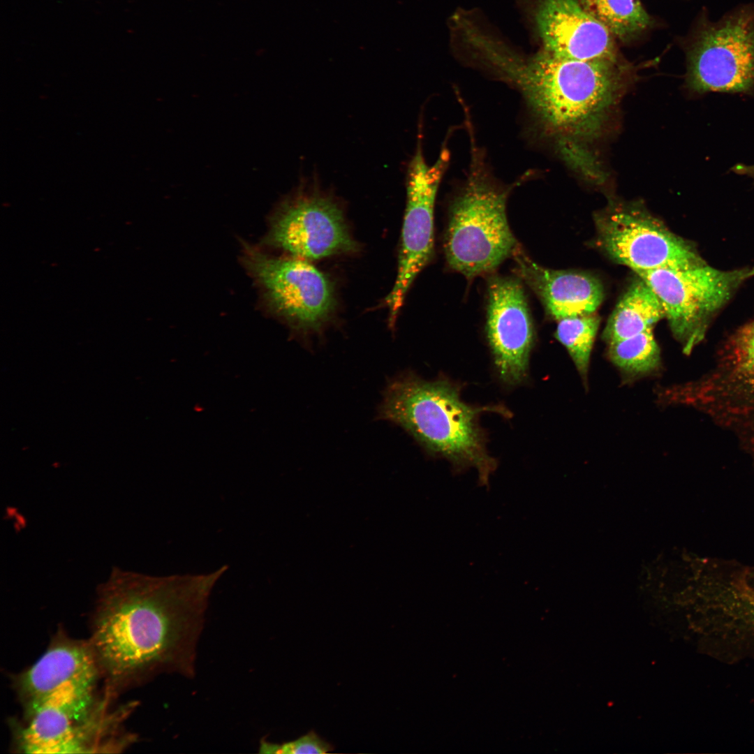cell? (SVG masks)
I'll return each instance as SVG.
<instances>
[{
    "instance_id": "1",
    "label": "cell",
    "mask_w": 754,
    "mask_h": 754,
    "mask_svg": "<svg viewBox=\"0 0 754 754\" xmlns=\"http://www.w3.org/2000/svg\"><path fill=\"white\" fill-rule=\"evenodd\" d=\"M226 570L163 577L112 570L98 591L88 640L106 693L163 672L193 674L209 596Z\"/></svg>"
},
{
    "instance_id": "4",
    "label": "cell",
    "mask_w": 754,
    "mask_h": 754,
    "mask_svg": "<svg viewBox=\"0 0 754 754\" xmlns=\"http://www.w3.org/2000/svg\"><path fill=\"white\" fill-rule=\"evenodd\" d=\"M98 683L71 682L23 709L11 725L15 748L27 753H82L123 748L117 739L124 713L110 714V695L101 700Z\"/></svg>"
},
{
    "instance_id": "8",
    "label": "cell",
    "mask_w": 754,
    "mask_h": 754,
    "mask_svg": "<svg viewBox=\"0 0 754 754\" xmlns=\"http://www.w3.org/2000/svg\"><path fill=\"white\" fill-rule=\"evenodd\" d=\"M450 153L443 148L429 165L419 137L406 174V205L404 216L398 270L394 286L385 299L389 325H394L406 293L429 262L434 248V212L438 189L447 168Z\"/></svg>"
},
{
    "instance_id": "13",
    "label": "cell",
    "mask_w": 754,
    "mask_h": 754,
    "mask_svg": "<svg viewBox=\"0 0 754 754\" xmlns=\"http://www.w3.org/2000/svg\"><path fill=\"white\" fill-rule=\"evenodd\" d=\"M534 19L542 50L569 59L617 63L614 36L580 0H538Z\"/></svg>"
},
{
    "instance_id": "21",
    "label": "cell",
    "mask_w": 754,
    "mask_h": 754,
    "mask_svg": "<svg viewBox=\"0 0 754 754\" xmlns=\"http://www.w3.org/2000/svg\"><path fill=\"white\" fill-rule=\"evenodd\" d=\"M738 342L744 365L754 373V320L743 330Z\"/></svg>"
},
{
    "instance_id": "3",
    "label": "cell",
    "mask_w": 754,
    "mask_h": 754,
    "mask_svg": "<svg viewBox=\"0 0 754 754\" xmlns=\"http://www.w3.org/2000/svg\"><path fill=\"white\" fill-rule=\"evenodd\" d=\"M487 411L510 415L503 406L466 404L448 381H427L409 374L389 383L379 413L406 429L429 453L447 459L456 470L475 468L480 485L487 487L497 462L486 449L478 422Z\"/></svg>"
},
{
    "instance_id": "10",
    "label": "cell",
    "mask_w": 754,
    "mask_h": 754,
    "mask_svg": "<svg viewBox=\"0 0 754 754\" xmlns=\"http://www.w3.org/2000/svg\"><path fill=\"white\" fill-rule=\"evenodd\" d=\"M693 92L748 93L754 89V22L741 15L707 30L689 57Z\"/></svg>"
},
{
    "instance_id": "6",
    "label": "cell",
    "mask_w": 754,
    "mask_h": 754,
    "mask_svg": "<svg viewBox=\"0 0 754 754\" xmlns=\"http://www.w3.org/2000/svg\"><path fill=\"white\" fill-rule=\"evenodd\" d=\"M637 275L657 295L672 334L683 352L689 353L703 339L711 320L737 288L754 276V267L720 270L706 263Z\"/></svg>"
},
{
    "instance_id": "18",
    "label": "cell",
    "mask_w": 754,
    "mask_h": 754,
    "mask_svg": "<svg viewBox=\"0 0 754 754\" xmlns=\"http://www.w3.org/2000/svg\"><path fill=\"white\" fill-rule=\"evenodd\" d=\"M608 346L609 360L626 374H647L660 364V351L653 330L609 343Z\"/></svg>"
},
{
    "instance_id": "11",
    "label": "cell",
    "mask_w": 754,
    "mask_h": 754,
    "mask_svg": "<svg viewBox=\"0 0 754 754\" xmlns=\"http://www.w3.org/2000/svg\"><path fill=\"white\" fill-rule=\"evenodd\" d=\"M269 240L301 259H319L357 249L337 203L313 191L301 192L279 207Z\"/></svg>"
},
{
    "instance_id": "2",
    "label": "cell",
    "mask_w": 754,
    "mask_h": 754,
    "mask_svg": "<svg viewBox=\"0 0 754 754\" xmlns=\"http://www.w3.org/2000/svg\"><path fill=\"white\" fill-rule=\"evenodd\" d=\"M474 54L520 89L549 131L563 135L597 130L621 86L617 63L569 59L544 50L524 57L487 32L476 38Z\"/></svg>"
},
{
    "instance_id": "9",
    "label": "cell",
    "mask_w": 754,
    "mask_h": 754,
    "mask_svg": "<svg viewBox=\"0 0 754 754\" xmlns=\"http://www.w3.org/2000/svg\"><path fill=\"white\" fill-rule=\"evenodd\" d=\"M248 267L274 310L302 330H318L332 314L334 286L327 275L301 258H278L249 250Z\"/></svg>"
},
{
    "instance_id": "15",
    "label": "cell",
    "mask_w": 754,
    "mask_h": 754,
    "mask_svg": "<svg viewBox=\"0 0 754 754\" xmlns=\"http://www.w3.org/2000/svg\"><path fill=\"white\" fill-rule=\"evenodd\" d=\"M513 256L519 277L554 320L594 313L601 304L604 288L595 276L546 268L532 260L519 247Z\"/></svg>"
},
{
    "instance_id": "17",
    "label": "cell",
    "mask_w": 754,
    "mask_h": 754,
    "mask_svg": "<svg viewBox=\"0 0 754 754\" xmlns=\"http://www.w3.org/2000/svg\"><path fill=\"white\" fill-rule=\"evenodd\" d=\"M616 38L626 41L644 31L651 19L640 0H580Z\"/></svg>"
},
{
    "instance_id": "20",
    "label": "cell",
    "mask_w": 754,
    "mask_h": 754,
    "mask_svg": "<svg viewBox=\"0 0 754 754\" xmlns=\"http://www.w3.org/2000/svg\"><path fill=\"white\" fill-rule=\"evenodd\" d=\"M259 748L260 753L318 754L328 753L333 750L334 747L312 730L294 741L281 745L263 741Z\"/></svg>"
},
{
    "instance_id": "16",
    "label": "cell",
    "mask_w": 754,
    "mask_h": 754,
    "mask_svg": "<svg viewBox=\"0 0 754 754\" xmlns=\"http://www.w3.org/2000/svg\"><path fill=\"white\" fill-rule=\"evenodd\" d=\"M664 318V309L657 295L638 276L616 305L603 338L607 343L628 338L653 330Z\"/></svg>"
},
{
    "instance_id": "19",
    "label": "cell",
    "mask_w": 754,
    "mask_h": 754,
    "mask_svg": "<svg viewBox=\"0 0 754 754\" xmlns=\"http://www.w3.org/2000/svg\"><path fill=\"white\" fill-rule=\"evenodd\" d=\"M599 325L600 318L596 313L557 320L555 337L568 350L585 385Z\"/></svg>"
},
{
    "instance_id": "12",
    "label": "cell",
    "mask_w": 754,
    "mask_h": 754,
    "mask_svg": "<svg viewBox=\"0 0 754 754\" xmlns=\"http://www.w3.org/2000/svg\"><path fill=\"white\" fill-rule=\"evenodd\" d=\"M486 332L501 380L508 385L527 376L534 327L522 283L495 276L487 288Z\"/></svg>"
},
{
    "instance_id": "7",
    "label": "cell",
    "mask_w": 754,
    "mask_h": 754,
    "mask_svg": "<svg viewBox=\"0 0 754 754\" xmlns=\"http://www.w3.org/2000/svg\"><path fill=\"white\" fill-rule=\"evenodd\" d=\"M595 225L603 251L637 274L707 263L692 244L641 207L610 205L597 214Z\"/></svg>"
},
{
    "instance_id": "5",
    "label": "cell",
    "mask_w": 754,
    "mask_h": 754,
    "mask_svg": "<svg viewBox=\"0 0 754 754\" xmlns=\"http://www.w3.org/2000/svg\"><path fill=\"white\" fill-rule=\"evenodd\" d=\"M473 158L450 207L444 239L448 265L468 279L491 273L518 248L506 214L510 190L494 184Z\"/></svg>"
},
{
    "instance_id": "14",
    "label": "cell",
    "mask_w": 754,
    "mask_h": 754,
    "mask_svg": "<svg viewBox=\"0 0 754 754\" xmlns=\"http://www.w3.org/2000/svg\"><path fill=\"white\" fill-rule=\"evenodd\" d=\"M101 679L89 640L58 631L43 654L15 676L13 686L22 709L29 707L71 682H98Z\"/></svg>"
}]
</instances>
